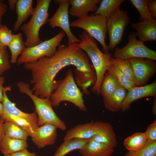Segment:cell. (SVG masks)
Masks as SVG:
<instances>
[{"label": "cell", "mask_w": 156, "mask_h": 156, "mask_svg": "<svg viewBox=\"0 0 156 156\" xmlns=\"http://www.w3.org/2000/svg\"><path fill=\"white\" fill-rule=\"evenodd\" d=\"M78 43L67 46L60 44L51 56L24 64V68L31 73V90L34 95L41 98H49L56 87L55 79L57 74L64 67L72 65L74 54L79 48Z\"/></svg>", "instance_id": "cell-1"}, {"label": "cell", "mask_w": 156, "mask_h": 156, "mask_svg": "<svg viewBox=\"0 0 156 156\" xmlns=\"http://www.w3.org/2000/svg\"><path fill=\"white\" fill-rule=\"evenodd\" d=\"M81 42L78 43L79 48L85 51L93 65L96 76L94 85L91 91L98 95L100 94V86L104 76L111 64L112 57L110 53L102 52L98 47L95 39L85 31L79 36Z\"/></svg>", "instance_id": "cell-2"}, {"label": "cell", "mask_w": 156, "mask_h": 156, "mask_svg": "<svg viewBox=\"0 0 156 156\" xmlns=\"http://www.w3.org/2000/svg\"><path fill=\"white\" fill-rule=\"evenodd\" d=\"M83 93L78 87L71 69L64 78L57 81L56 88L49 99L52 106L56 107L63 101L72 103L80 110L86 112L87 108L83 98Z\"/></svg>", "instance_id": "cell-3"}, {"label": "cell", "mask_w": 156, "mask_h": 156, "mask_svg": "<svg viewBox=\"0 0 156 156\" xmlns=\"http://www.w3.org/2000/svg\"><path fill=\"white\" fill-rule=\"evenodd\" d=\"M17 86L20 92L27 95L33 102L38 116V127L49 123L62 131L66 130V126L65 123L54 112L49 98H41L34 95L28 83L20 81L17 83Z\"/></svg>", "instance_id": "cell-4"}, {"label": "cell", "mask_w": 156, "mask_h": 156, "mask_svg": "<svg viewBox=\"0 0 156 156\" xmlns=\"http://www.w3.org/2000/svg\"><path fill=\"white\" fill-rule=\"evenodd\" d=\"M51 1V0H37L31 18L21 26V29L26 38L25 42L26 47H33L42 42L39 37V32L41 27L48 21V10Z\"/></svg>", "instance_id": "cell-5"}, {"label": "cell", "mask_w": 156, "mask_h": 156, "mask_svg": "<svg viewBox=\"0 0 156 156\" xmlns=\"http://www.w3.org/2000/svg\"><path fill=\"white\" fill-rule=\"evenodd\" d=\"M107 20L98 14H88L72 22L70 27L84 30L89 35L98 41L102 47L103 53H109V49L105 39L107 34Z\"/></svg>", "instance_id": "cell-6"}, {"label": "cell", "mask_w": 156, "mask_h": 156, "mask_svg": "<svg viewBox=\"0 0 156 156\" xmlns=\"http://www.w3.org/2000/svg\"><path fill=\"white\" fill-rule=\"evenodd\" d=\"M75 70V81L82 90L83 94H90L88 88L94 86L96 82V76L88 58L81 49L79 48L75 52L72 59Z\"/></svg>", "instance_id": "cell-7"}, {"label": "cell", "mask_w": 156, "mask_h": 156, "mask_svg": "<svg viewBox=\"0 0 156 156\" xmlns=\"http://www.w3.org/2000/svg\"><path fill=\"white\" fill-rule=\"evenodd\" d=\"M65 35L64 32L62 31L49 40L33 47H25L17 59V64L33 62L43 57L51 56L56 52L57 48Z\"/></svg>", "instance_id": "cell-8"}, {"label": "cell", "mask_w": 156, "mask_h": 156, "mask_svg": "<svg viewBox=\"0 0 156 156\" xmlns=\"http://www.w3.org/2000/svg\"><path fill=\"white\" fill-rule=\"evenodd\" d=\"M135 32L128 36L127 44L121 49L116 48L113 55V58L124 60L134 58H146L155 61L156 51L146 46L144 42L136 39Z\"/></svg>", "instance_id": "cell-9"}, {"label": "cell", "mask_w": 156, "mask_h": 156, "mask_svg": "<svg viewBox=\"0 0 156 156\" xmlns=\"http://www.w3.org/2000/svg\"><path fill=\"white\" fill-rule=\"evenodd\" d=\"M130 20L127 11L118 8L107 20V32L109 43L107 45L109 50L112 51L122 40L123 34Z\"/></svg>", "instance_id": "cell-10"}, {"label": "cell", "mask_w": 156, "mask_h": 156, "mask_svg": "<svg viewBox=\"0 0 156 156\" xmlns=\"http://www.w3.org/2000/svg\"><path fill=\"white\" fill-rule=\"evenodd\" d=\"M55 1L59 4V7L56 12L48 20L49 26L52 28L57 27L62 30L68 38L67 45L75 43H80V40L73 35L70 29L68 10L69 0H58Z\"/></svg>", "instance_id": "cell-11"}, {"label": "cell", "mask_w": 156, "mask_h": 156, "mask_svg": "<svg viewBox=\"0 0 156 156\" xmlns=\"http://www.w3.org/2000/svg\"><path fill=\"white\" fill-rule=\"evenodd\" d=\"M133 70L137 86L146 85L156 72L154 60L144 58H134L127 60Z\"/></svg>", "instance_id": "cell-12"}, {"label": "cell", "mask_w": 156, "mask_h": 156, "mask_svg": "<svg viewBox=\"0 0 156 156\" xmlns=\"http://www.w3.org/2000/svg\"><path fill=\"white\" fill-rule=\"evenodd\" d=\"M104 122L92 120L86 123L77 125L67 131L64 141L73 138L90 139L98 133Z\"/></svg>", "instance_id": "cell-13"}, {"label": "cell", "mask_w": 156, "mask_h": 156, "mask_svg": "<svg viewBox=\"0 0 156 156\" xmlns=\"http://www.w3.org/2000/svg\"><path fill=\"white\" fill-rule=\"evenodd\" d=\"M148 96L156 97V82L142 86H135L128 91L121 110L125 112L130 109L131 104L138 99Z\"/></svg>", "instance_id": "cell-14"}, {"label": "cell", "mask_w": 156, "mask_h": 156, "mask_svg": "<svg viewBox=\"0 0 156 156\" xmlns=\"http://www.w3.org/2000/svg\"><path fill=\"white\" fill-rule=\"evenodd\" d=\"M57 128L49 123L38 127L35 134L31 138L34 144L39 148H42L54 144L57 139Z\"/></svg>", "instance_id": "cell-15"}, {"label": "cell", "mask_w": 156, "mask_h": 156, "mask_svg": "<svg viewBox=\"0 0 156 156\" xmlns=\"http://www.w3.org/2000/svg\"><path fill=\"white\" fill-rule=\"evenodd\" d=\"M11 90L10 86L4 87L3 91V99L2 103L4 108L3 114L14 116L25 119L30 122L38 125V116L35 112L31 113L22 112L16 106L15 104L12 102L9 99L7 92Z\"/></svg>", "instance_id": "cell-16"}, {"label": "cell", "mask_w": 156, "mask_h": 156, "mask_svg": "<svg viewBox=\"0 0 156 156\" xmlns=\"http://www.w3.org/2000/svg\"><path fill=\"white\" fill-rule=\"evenodd\" d=\"M101 0H69L71 7L69 10L71 16L79 18L88 15L91 12L94 13Z\"/></svg>", "instance_id": "cell-17"}, {"label": "cell", "mask_w": 156, "mask_h": 156, "mask_svg": "<svg viewBox=\"0 0 156 156\" xmlns=\"http://www.w3.org/2000/svg\"><path fill=\"white\" fill-rule=\"evenodd\" d=\"M131 25L135 29L139 40L144 42L156 40V20H145Z\"/></svg>", "instance_id": "cell-18"}, {"label": "cell", "mask_w": 156, "mask_h": 156, "mask_svg": "<svg viewBox=\"0 0 156 156\" xmlns=\"http://www.w3.org/2000/svg\"><path fill=\"white\" fill-rule=\"evenodd\" d=\"M114 148L108 145L89 139L79 153L82 156H111Z\"/></svg>", "instance_id": "cell-19"}, {"label": "cell", "mask_w": 156, "mask_h": 156, "mask_svg": "<svg viewBox=\"0 0 156 156\" xmlns=\"http://www.w3.org/2000/svg\"><path fill=\"white\" fill-rule=\"evenodd\" d=\"M32 0H18L16 8L17 19L14 27L15 31L18 30L28 17L33 14L34 8Z\"/></svg>", "instance_id": "cell-20"}, {"label": "cell", "mask_w": 156, "mask_h": 156, "mask_svg": "<svg viewBox=\"0 0 156 156\" xmlns=\"http://www.w3.org/2000/svg\"><path fill=\"white\" fill-rule=\"evenodd\" d=\"M90 139L108 145L114 148L118 145L113 127L108 122H104L98 133Z\"/></svg>", "instance_id": "cell-21"}, {"label": "cell", "mask_w": 156, "mask_h": 156, "mask_svg": "<svg viewBox=\"0 0 156 156\" xmlns=\"http://www.w3.org/2000/svg\"><path fill=\"white\" fill-rule=\"evenodd\" d=\"M126 92V90L120 86L111 94L103 98V102L105 108L113 112L121 110Z\"/></svg>", "instance_id": "cell-22"}, {"label": "cell", "mask_w": 156, "mask_h": 156, "mask_svg": "<svg viewBox=\"0 0 156 156\" xmlns=\"http://www.w3.org/2000/svg\"><path fill=\"white\" fill-rule=\"evenodd\" d=\"M121 85L114 73L108 70L105 74L101 83L100 92L103 98L112 94Z\"/></svg>", "instance_id": "cell-23"}, {"label": "cell", "mask_w": 156, "mask_h": 156, "mask_svg": "<svg viewBox=\"0 0 156 156\" xmlns=\"http://www.w3.org/2000/svg\"><path fill=\"white\" fill-rule=\"evenodd\" d=\"M89 140V139L73 138L64 141L57 149L54 156H65L73 151L81 149Z\"/></svg>", "instance_id": "cell-24"}, {"label": "cell", "mask_w": 156, "mask_h": 156, "mask_svg": "<svg viewBox=\"0 0 156 156\" xmlns=\"http://www.w3.org/2000/svg\"><path fill=\"white\" fill-rule=\"evenodd\" d=\"M27 140L11 138L4 135L0 150L4 154H11L27 148L28 146Z\"/></svg>", "instance_id": "cell-25"}, {"label": "cell", "mask_w": 156, "mask_h": 156, "mask_svg": "<svg viewBox=\"0 0 156 156\" xmlns=\"http://www.w3.org/2000/svg\"><path fill=\"white\" fill-rule=\"evenodd\" d=\"M125 0H103L99 6L93 14L100 15L107 20L117 9L119 8L121 4Z\"/></svg>", "instance_id": "cell-26"}, {"label": "cell", "mask_w": 156, "mask_h": 156, "mask_svg": "<svg viewBox=\"0 0 156 156\" xmlns=\"http://www.w3.org/2000/svg\"><path fill=\"white\" fill-rule=\"evenodd\" d=\"M3 129L4 135L11 138L27 140L29 136L25 131L11 122L4 121Z\"/></svg>", "instance_id": "cell-27"}, {"label": "cell", "mask_w": 156, "mask_h": 156, "mask_svg": "<svg viewBox=\"0 0 156 156\" xmlns=\"http://www.w3.org/2000/svg\"><path fill=\"white\" fill-rule=\"evenodd\" d=\"M147 141L144 132H138L126 138L124 141V144L128 151H135L143 147Z\"/></svg>", "instance_id": "cell-28"}, {"label": "cell", "mask_w": 156, "mask_h": 156, "mask_svg": "<svg viewBox=\"0 0 156 156\" xmlns=\"http://www.w3.org/2000/svg\"><path fill=\"white\" fill-rule=\"evenodd\" d=\"M0 117L4 121L11 122L18 125L25 131L29 136L31 137L36 133L39 127L25 119L8 114H3Z\"/></svg>", "instance_id": "cell-29"}, {"label": "cell", "mask_w": 156, "mask_h": 156, "mask_svg": "<svg viewBox=\"0 0 156 156\" xmlns=\"http://www.w3.org/2000/svg\"><path fill=\"white\" fill-rule=\"evenodd\" d=\"M8 47L11 55L10 62L12 64L16 63L18 56L21 54L26 47L22 34L20 33L14 34L13 38Z\"/></svg>", "instance_id": "cell-30"}, {"label": "cell", "mask_w": 156, "mask_h": 156, "mask_svg": "<svg viewBox=\"0 0 156 156\" xmlns=\"http://www.w3.org/2000/svg\"><path fill=\"white\" fill-rule=\"evenodd\" d=\"M111 62L120 69L126 78L136 85L133 70L127 61L116 59L112 57L111 59Z\"/></svg>", "instance_id": "cell-31"}, {"label": "cell", "mask_w": 156, "mask_h": 156, "mask_svg": "<svg viewBox=\"0 0 156 156\" xmlns=\"http://www.w3.org/2000/svg\"><path fill=\"white\" fill-rule=\"evenodd\" d=\"M129 1L139 12L140 15V20L142 21L145 20H156L152 17L148 9L149 0H130Z\"/></svg>", "instance_id": "cell-32"}, {"label": "cell", "mask_w": 156, "mask_h": 156, "mask_svg": "<svg viewBox=\"0 0 156 156\" xmlns=\"http://www.w3.org/2000/svg\"><path fill=\"white\" fill-rule=\"evenodd\" d=\"M156 141L147 140L145 146L135 151H128L125 156H156Z\"/></svg>", "instance_id": "cell-33"}, {"label": "cell", "mask_w": 156, "mask_h": 156, "mask_svg": "<svg viewBox=\"0 0 156 156\" xmlns=\"http://www.w3.org/2000/svg\"><path fill=\"white\" fill-rule=\"evenodd\" d=\"M108 70H111L114 73L120 85L126 90L129 91L136 86L134 83L126 78L117 66L112 63Z\"/></svg>", "instance_id": "cell-34"}, {"label": "cell", "mask_w": 156, "mask_h": 156, "mask_svg": "<svg viewBox=\"0 0 156 156\" xmlns=\"http://www.w3.org/2000/svg\"><path fill=\"white\" fill-rule=\"evenodd\" d=\"M11 67L7 47L0 49V76Z\"/></svg>", "instance_id": "cell-35"}, {"label": "cell", "mask_w": 156, "mask_h": 156, "mask_svg": "<svg viewBox=\"0 0 156 156\" xmlns=\"http://www.w3.org/2000/svg\"><path fill=\"white\" fill-rule=\"evenodd\" d=\"M11 30L7 26H3L0 28V42L3 46L8 47L14 37Z\"/></svg>", "instance_id": "cell-36"}, {"label": "cell", "mask_w": 156, "mask_h": 156, "mask_svg": "<svg viewBox=\"0 0 156 156\" xmlns=\"http://www.w3.org/2000/svg\"><path fill=\"white\" fill-rule=\"evenodd\" d=\"M147 140L156 141V120L149 125L144 132Z\"/></svg>", "instance_id": "cell-37"}, {"label": "cell", "mask_w": 156, "mask_h": 156, "mask_svg": "<svg viewBox=\"0 0 156 156\" xmlns=\"http://www.w3.org/2000/svg\"><path fill=\"white\" fill-rule=\"evenodd\" d=\"M148 8L150 13L153 18L156 19V0H149Z\"/></svg>", "instance_id": "cell-38"}, {"label": "cell", "mask_w": 156, "mask_h": 156, "mask_svg": "<svg viewBox=\"0 0 156 156\" xmlns=\"http://www.w3.org/2000/svg\"><path fill=\"white\" fill-rule=\"evenodd\" d=\"M10 156H37L35 153L29 152L27 148L24 149L10 155Z\"/></svg>", "instance_id": "cell-39"}, {"label": "cell", "mask_w": 156, "mask_h": 156, "mask_svg": "<svg viewBox=\"0 0 156 156\" xmlns=\"http://www.w3.org/2000/svg\"><path fill=\"white\" fill-rule=\"evenodd\" d=\"M7 9V5L0 0V28L3 26L1 23L2 17L6 13Z\"/></svg>", "instance_id": "cell-40"}, {"label": "cell", "mask_w": 156, "mask_h": 156, "mask_svg": "<svg viewBox=\"0 0 156 156\" xmlns=\"http://www.w3.org/2000/svg\"><path fill=\"white\" fill-rule=\"evenodd\" d=\"M4 77L1 76H0V102L2 103L3 99V91L4 87L3 85L4 82Z\"/></svg>", "instance_id": "cell-41"}, {"label": "cell", "mask_w": 156, "mask_h": 156, "mask_svg": "<svg viewBox=\"0 0 156 156\" xmlns=\"http://www.w3.org/2000/svg\"><path fill=\"white\" fill-rule=\"evenodd\" d=\"M4 121L2 119H0V150L1 147V142L4 135L3 129V124Z\"/></svg>", "instance_id": "cell-42"}, {"label": "cell", "mask_w": 156, "mask_h": 156, "mask_svg": "<svg viewBox=\"0 0 156 156\" xmlns=\"http://www.w3.org/2000/svg\"><path fill=\"white\" fill-rule=\"evenodd\" d=\"M16 0H9L8 2L9 5V7L10 10L12 11H14L16 8Z\"/></svg>", "instance_id": "cell-43"}, {"label": "cell", "mask_w": 156, "mask_h": 156, "mask_svg": "<svg viewBox=\"0 0 156 156\" xmlns=\"http://www.w3.org/2000/svg\"><path fill=\"white\" fill-rule=\"evenodd\" d=\"M152 112L153 114H156V97L153 101L152 108Z\"/></svg>", "instance_id": "cell-44"}, {"label": "cell", "mask_w": 156, "mask_h": 156, "mask_svg": "<svg viewBox=\"0 0 156 156\" xmlns=\"http://www.w3.org/2000/svg\"><path fill=\"white\" fill-rule=\"evenodd\" d=\"M4 108L3 104L1 102H0V116H1L3 113Z\"/></svg>", "instance_id": "cell-45"}, {"label": "cell", "mask_w": 156, "mask_h": 156, "mask_svg": "<svg viewBox=\"0 0 156 156\" xmlns=\"http://www.w3.org/2000/svg\"><path fill=\"white\" fill-rule=\"evenodd\" d=\"M6 47H7L3 46L0 42V49H2Z\"/></svg>", "instance_id": "cell-46"}, {"label": "cell", "mask_w": 156, "mask_h": 156, "mask_svg": "<svg viewBox=\"0 0 156 156\" xmlns=\"http://www.w3.org/2000/svg\"><path fill=\"white\" fill-rule=\"evenodd\" d=\"M3 155L4 156H10V154H4Z\"/></svg>", "instance_id": "cell-47"}, {"label": "cell", "mask_w": 156, "mask_h": 156, "mask_svg": "<svg viewBox=\"0 0 156 156\" xmlns=\"http://www.w3.org/2000/svg\"></svg>", "instance_id": "cell-48"}]
</instances>
